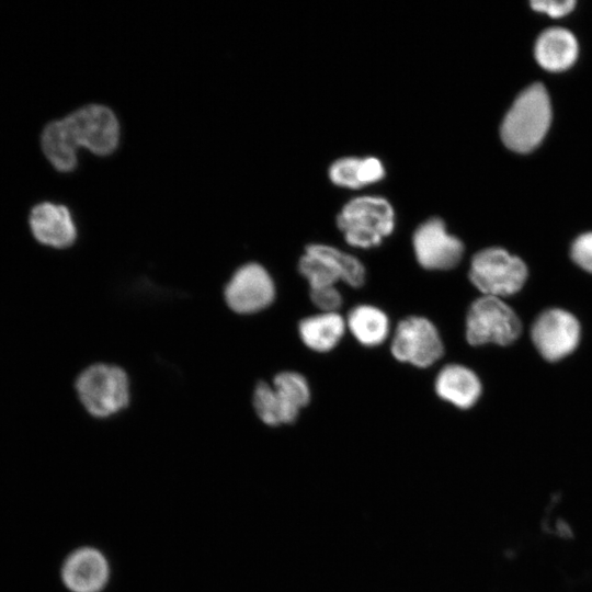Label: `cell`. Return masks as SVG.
<instances>
[{
	"instance_id": "cell-1",
	"label": "cell",
	"mask_w": 592,
	"mask_h": 592,
	"mask_svg": "<svg viewBox=\"0 0 592 592\" xmlns=\"http://www.w3.org/2000/svg\"><path fill=\"white\" fill-rule=\"evenodd\" d=\"M118 137L119 124L114 112L106 105L88 104L48 123L41 144L49 162L57 170L67 172L77 164L78 147L106 155L115 149Z\"/></svg>"
},
{
	"instance_id": "cell-2",
	"label": "cell",
	"mask_w": 592,
	"mask_h": 592,
	"mask_svg": "<svg viewBox=\"0 0 592 592\" xmlns=\"http://www.w3.org/2000/svg\"><path fill=\"white\" fill-rule=\"evenodd\" d=\"M76 397L86 413L95 420H107L130 405V380L127 372L115 364L93 363L73 380Z\"/></svg>"
},
{
	"instance_id": "cell-3",
	"label": "cell",
	"mask_w": 592,
	"mask_h": 592,
	"mask_svg": "<svg viewBox=\"0 0 592 592\" xmlns=\"http://www.w3.org/2000/svg\"><path fill=\"white\" fill-rule=\"evenodd\" d=\"M524 332L519 314L505 299L479 295L468 305L465 339L473 348H508L517 342Z\"/></svg>"
},
{
	"instance_id": "cell-4",
	"label": "cell",
	"mask_w": 592,
	"mask_h": 592,
	"mask_svg": "<svg viewBox=\"0 0 592 592\" xmlns=\"http://www.w3.org/2000/svg\"><path fill=\"white\" fill-rule=\"evenodd\" d=\"M528 267L525 261L501 246H490L474 253L468 281L482 296L509 300L526 285Z\"/></svg>"
},
{
	"instance_id": "cell-5",
	"label": "cell",
	"mask_w": 592,
	"mask_h": 592,
	"mask_svg": "<svg viewBox=\"0 0 592 592\" xmlns=\"http://www.w3.org/2000/svg\"><path fill=\"white\" fill-rule=\"evenodd\" d=\"M551 121L548 93L542 83L524 89L505 114L500 135L513 151L528 152L545 137Z\"/></svg>"
},
{
	"instance_id": "cell-6",
	"label": "cell",
	"mask_w": 592,
	"mask_h": 592,
	"mask_svg": "<svg viewBox=\"0 0 592 592\" xmlns=\"http://www.w3.org/2000/svg\"><path fill=\"white\" fill-rule=\"evenodd\" d=\"M337 224L350 246L371 249L394 231L395 212L384 197L357 196L342 207Z\"/></svg>"
},
{
	"instance_id": "cell-7",
	"label": "cell",
	"mask_w": 592,
	"mask_h": 592,
	"mask_svg": "<svg viewBox=\"0 0 592 592\" xmlns=\"http://www.w3.org/2000/svg\"><path fill=\"white\" fill-rule=\"evenodd\" d=\"M525 331L536 352L548 363L570 357L582 339L580 320L561 307L542 310Z\"/></svg>"
},
{
	"instance_id": "cell-8",
	"label": "cell",
	"mask_w": 592,
	"mask_h": 592,
	"mask_svg": "<svg viewBox=\"0 0 592 592\" xmlns=\"http://www.w3.org/2000/svg\"><path fill=\"white\" fill-rule=\"evenodd\" d=\"M298 273L307 281L309 289L335 286L340 281L351 287L365 282L363 263L346 252L322 243L308 244L298 260Z\"/></svg>"
},
{
	"instance_id": "cell-9",
	"label": "cell",
	"mask_w": 592,
	"mask_h": 592,
	"mask_svg": "<svg viewBox=\"0 0 592 592\" xmlns=\"http://www.w3.org/2000/svg\"><path fill=\"white\" fill-rule=\"evenodd\" d=\"M223 297L232 314L255 316L275 304L277 285L265 265L251 261L235 270L224 287Z\"/></svg>"
},
{
	"instance_id": "cell-10",
	"label": "cell",
	"mask_w": 592,
	"mask_h": 592,
	"mask_svg": "<svg viewBox=\"0 0 592 592\" xmlns=\"http://www.w3.org/2000/svg\"><path fill=\"white\" fill-rule=\"evenodd\" d=\"M443 353V341L429 319L410 316L397 325L391 340V354L397 361L425 368L439 361Z\"/></svg>"
},
{
	"instance_id": "cell-11",
	"label": "cell",
	"mask_w": 592,
	"mask_h": 592,
	"mask_svg": "<svg viewBox=\"0 0 592 592\" xmlns=\"http://www.w3.org/2000/svg\"><path fill=\"white\" fill-rule=\"evenodd\" d=\"M412 246L418 263L426 270L446 271L456 267L465 253V246L447 232L445 223L429 218L414 230Z\"/></svg>"
},
{
	"instance_id": "cell-12",
	"label": "cell",
	"mask_w": 592,
	"mask_h": 592,
	"mask_svg": "<svg viewBox=\"0 0 592 592\" xmlns=\"http://www.w3.org/2000/svg\"><path fill=\"white\" fill-rule=\"evenodd\" d=\"M59 577L69 592H102L110 581L111 566L99 548L80 546L67 554Z\"/></svg>"
},
{
	"instance_id": "cell-13",
	"label": "cell",
	"mask_w": 592,
	"mask_h": 592,
	"mask_svg": "<svg viewBox=\"0 0 592 592\" xmlns=\"http://www.w3.org/2000/svg\"><path fill=\"white\" fill-rule=\"evenodd\" d=\"M29 223L34 239L45 247L66 250L77 241V226L65 205L39 203L32 208Z\"/></svg>"
},
{
	"instance_id": "cell-14",
	"label": "cell",
	"mask_w": 592,
	"mask_h": 592,
	"mask_svg": "<svg viewBox=\"0 0 592 592\" xmlns=\"http://www.w3.org/2000/svg\"><path fill=\"white\" fill-rule=\"evenodd\" d=\"M270 405L277 426L293 424L303 408L310 402L311 391L304 375L284 369L271 379Z\"/></svg>"
},
{
	"instance_id": "cell-15",
	"label": "cell",
	"mask_w": 592,
	"mask_h": 592,
	"mask_svg": "<svg viewBox=\"0 0 592 592\" xmlns=\"http://www.w3.org/2000/svg\"><path fill=\"white\" fill-rule=\"evenodd\" d=\"M434 388L444 401L462 410L477 406L483 395L481 377L463 364H448L436 375Z\"/></svg>"
},
{
	"instance_id": "cell-16",
	"label": "cell",
	"mask_w": 592,
	"mask_h": 592,
	"mask_svg": "<svg viewBox=\"0 0 592 592\" xmlns=\"http://www.w3.org/2000/svg\"><path fill=\"white\" fill-rule=\"evenodd\" d=\"M537 62L550 71L569 68L578 56V42L574 35L563 27H550L539 34L535 43Z\"/></svg>"
},
{
	"instance_id": "cell-17",
	"label": "cell",
	"mask_w": 592,
	"mask_h": 592,
	"mask_svg": "<svg viewBox=\"0 0 592 592\" xmlns=\"http://www.w3.org/2000/svg\"><path fill=\"white\" fill-rule=\"evenodd\" d=\"M346 322L338 312H320L301 319L297 331L301 342L316 352L334 349L345 332Z\"/></svg>"
},
{
	"instance_id": "cell-18",
	"label": "cell",
	"mask_w": 592,
	"mask_h": 592,
	"mask_svg": "<svg viewBox=\"0 0 592 592\" xmlns=\"http://www.w3.org/2000/svg\"><path fill=\"white\" fill-rule=\"evenodd\" d=\"M385 177V167L376 157H343L329 168V178L338 186L361 189L379 182Z\"/></svg>"
},
{
	"instance_id": "cell-19",
	"label": "cell",
	"mask_w": 592,
	"mask_h": 592,
	"mask_svg": "<svg viewBox=\"0 0 592 592\" xmlns=\"http://www.w3.org/2000/svg\"><path fill=\"white\" fill-rule=\"evenodd\" d=\"M389 319L379 308L372 305L353 307L346 318V327L364 346H377L389 335Z\"/></svg>"
},
{
	"instance_id": "cell-20",
	"label": "cell",
	"mask_w": 592,
	"mask_h": 592,
	"mask_svg": "<svg viewBox=\"0 0 592 592\" xmlns=\"http://www.w3.org/2000/svg\"><path fill=\"white\" fill-rule=\"evenodd\" d=\"M568 254L574 266L592 276V230L577 235L570 242Z\"/></svg>"
},
{
	"instance_id": "cell-21",
	"label": "cell",
	"mask_w": 592,
	"mask_h": 592,
	"mask_svg": "<svg viewBox=\"0 0 592 592\" xmlns=\"http://www.w3.org/2000/svg\"><path fill=\"white\" fill-rule=\"evenodd\" d=\"M310 300L322 312H337L343 298L335 286L310 289Z\"/></svg>"
},
{
	"instance_id": "cell-22",
	"label": "cell",
	"mask_w": 592,
	"mask_h": 592,
	"mask_svg": "<svg viewBox=\"0 0 592 592\" xmlns=\"http://www.w3.org/2000/svg\"><path fill=\"white\" fill-rule=\"evenodd\" d=\"M576 5L572 0H536L531 2V7L539 12H544L553 18H560L568 14Z\"/></svg>"
}]
</instances>
